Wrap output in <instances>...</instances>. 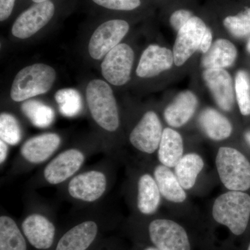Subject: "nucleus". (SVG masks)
I'll list each match as a JSON object with an SVG mask.
<instances>
[{"mask_svg": "<svg viewBox=\"0 0 250 250\" xmlns=\"http://www.w3.org/2000/svg\"><path fill=\"white\" fill-rule=\"evenodd\" d=\"M110 184L108 167L98 166L79 172L62 186L70 200L90 205L103 200L109 190Z\"/></svg>", "mask_w": 250, "mask_h": 250, "instance_id": "nucleus-1", "label": "nucleus"}, {"mask_svg": "<svg viewBox=\"0 0 250 250\" xmlns=\"http://www.w3.org/2000/svg\"><path fill=\"white\" fill-rule=\"evenodd\" d=\"M85 93L95 123L106 132H116L120 126L119 111L110 85L103 80H94L87 85Z\"/></svg>", "mask_w": 250, "mask_h": 250, "instance_id": "nucleus-2", "label": "nucleus"}, {"mask_svg": "<svg viewBox=\"0 0 250 250\" xmlns=\"http://www.w3.org/2000/svg\"><path fill=\"white\" fill-rule=\"evenodd\" d=\"M212 213L217 223L240 236L246 231L249 223L250 195L235 190L224 193L215 200Z\"/></svg>", "mask_w": 250, "mask_h": 250, "instance_id": "nucleus-3", "label": "nucleus"}, {"mask_svg": "<svg viewBox=\"0 0 250 250\" xmlns=\"http://www.w3.org/2000/svg\"><path fill=\"white\" fill-rule=\"evenodd\" d=\"M53 67L36 63L24 67L15 77L11 89V98L16 103L47 93L56 80Z\"/></svg>", "mask_w": 250, "mask_h": 250, "instance_id": "nucleus-4", "label": "nucleus"}, {"mask_svg": "<svg viewBox=\"0 0 250 250\" xmlns=\"http://www.w3.org/2000/svg\"><path fill=\"white\" fill-rule=\"evenodd\" d=\"M88 156L81 148L64 149L46 163L38 175L36 184L40 186H59L66 183L80 172Z\"/></svg>", "mask_w": 250, "mask_h": 250, "instance_id": "nucleus-5", "label": "nucleus"}, {"mask_svg": "<svg viewBox=\"0 0 250 250\" xmlns=\"http://www.w3.org/2000/svg\"><path fill=\"white\" fill-rule=\"evenodd\" d=\"M215 164L220 180L229 190L243 192L250 188V163L241 152L220 147Z\"/></svg>", "mask_w": 250, "mask_h": 250, "instance_id": "nucleus-6", "label": "nucleus"}, {"mask_svg": "<svg viewBox=\"0 0 250 250\" xmlns=\"http://www.w3.org/2000/svg\"><path fill=\"white\" fill-rule=\"evenodd\" d=\"M62 139L57 133H45L27 139L13 166V174L48 162L59 150Z\"/></svg>", "mask_w": 250, "mask_h": 250, "instance_id": "nucleus-7", "label": "nucleus"}, {"mask_svg": "<svg viewBox=\"0 0 250 250\" xmlns=\"http://www.w3.org/2000/svg\"><path fill=\"white\" fill-rule=\"evenodd\" d=\"M149 239L161 250H191L188 236L179 224L167 219H156L148 226Z\"/></svg>", "mask_w": 250, "mask_h": 250, "instance_id": "nucleus-8", "label": "nucleus"}, {"mask_svg": "<svg viewBox=\"0 0 250 250\" xmlns=\"http://www.w3.org/2000/svg\"><path fill=\"white\" fill-rule=\"evenodd\" d=\"M21 223V229L28 243L36 250H47L53 246L56 226L46 212L33 209Z\"/></svg>", "mask_w": 250, "mask_h": 250, "instance_id": "nucleus-9", "label": "nucleus"}, {"mask_svg": "<svg viewBox=\"0 0 250 250\" xmlns=\"http://www.w3.org/2000/svg\"><path fill=\"white\" fill-rule=\"evenodd\" d=\"M134 61V52L129 45L121 43L111 49L102 62V74L108 83L126 84L130 80Z\"/></svg>", "mask_w": 250, "mask_h": 250, "instance_id": "nucleus-10", "label": "nucleus"}, {"mask_svg": "<svg viewBox=\"0 0 250 250\" xmlns=\"http://www.w3.org/2000/svg\"><path fill=\"white\" fill-rule=\"evenodd\" d=\"M129 30V24L123 20H111L100 24L94 31L88 44L90 57L95 60L105 57L119 45Z\"/></svg>", "mask_w": 250, "mask_h": 250, "instance_id": "nucleus-11", "label": "nucleus"}, {"mask_svg": "<svg viewBox=\"0 0 250 250\" xmlns=\"http://www.w3.org/2000/svg\"><path fill=\"white\" fill-rule=\"evenodd\" d=\"M163 131L157 114L154 111H147L130 133L129 141L140 152L153 154L159 148Z\"/></svg>", "mask_w": 250, "mask_h": 250, "instance_id": "nucleus-12", "label": "nucleus"}, {"mask_svg": "<svg viewBox=\"0 0 250 250\" xmlns=\"http://www.w3.org/2000/svg\"><path fill=\"white\" fill-rule=\"evenodd\" d=\"M55 6L52 1L38 3L24 11L16 20L12 34L21 39H28L45 27L53 18Z\"/></svg>", "mask_w": 250, "mask_h": 250, "instance_id": "nucleus-13", "label": "nucleus"}, {"mask_svg": "<svg viewBox=\"0 0 250 250\" xmlns=\"http://www.w3.org/2000/svg\"><path fill=\"white\" fill-rule=\"evenodd\" d=\"M207 28L201 18L193 16L178 31L173 48L176 65H184L195 51L200 49L202 37Z\"/></svg>", "mask_w": 250, "mask_h": 250, "instance_id": "nucleus-14", "label": "nucleus"}, {"mask_svg": "<svg viewBox=\"0 0 250 250\" xmlns=\"http://www.w3.org/2000/svg\"><path fill=\"white\" fill-rule=\"evenodd\" d=\"M99 229L97 220H82L62 235L54 250H88L98 238Z\"/></svg>", "mask_w": 250, "mask_h": 250, "instance_id": "nucleus-15", "label": "nucleus"}, {"mask_svg": "<svg viewBox=\"0 0 250 250\" xmlns=\"http://www.w3.org/2000/svg\"><path fill=\"white\" fill-rule=\"evenodd\" d=\"M204 80L219 106L225 111H230L234 105L233 81L224 69H206Z\"/></svg>", "mask_w": 250, "mask_h": 250, "instance_id": "nucleus-16", "label": "nucleus"}, {"mask_svg": "<svg viewBox=\"0 0 250 250\" xmlns=\"http://www.w3.org/2000/svg\"><path fill=\"white\" fill-rule=\"evenodd\" d=\"M174 62L173 52L166 47L150 45L143 52L136 75L141 78H150L169 70Z\"/></svg>", "mask_w": 250, "mask_h": 250, "instance_id": "nucleus-17", "label": "nucleus"}, {"mask_svg": "<svg viewBox=\"0 0 250 250\" xmlns=\"http://www.w3.org/2000/svg\"><path fill=\"white\" fill-rule=\"evenodd\" d=\"M198 101L195 94L189 90L179 93L166 107L164 116L167 124L180 127L187 124L196 111Z\"/></svg>", "mask_w": 250, "mask_h": 250, "instance_id": "nucleus-18", "label": "nucleus"}, {"mask_svg": "<svg viewBox=\"0 0 250 250\" xmlns=\"http://www.w3.org/2000/svg\"><path fill=\"white\" fill-rule=\"evenodd\" d=\"M161 192L154 177L149 173L140 176L137 182L136 207L143 215L154 214L161 203Z\"/></svg>", "mask_w": 250, "mask_h": 250, "instance_id": "nucleus-19", "label": "nucleus"}, {"mask_svg": "<svg viewBox=\"0 0 250 250\" xmlns=\"http://www.w3.org/2000/svg\"><path fill=\"white\" fill-rule=\"evenodd\" d=\"M199 123L206 135L213 141H223L232 133V125L228 118L212 108H206L200 113Z\"/></svg>", "mask_w": 250, "mask_h": 250, "instance_id": "nucleus-20", "label": "nucleus"}, {"mask_svg": "<svg viewBox=\"0 0 250 250\" xmlns=\"http://www.w3.org/2000/svg\"><path fill=\"white\" fill-rule=\"evenodd\" d=\"M184 153L183 139L175 130L166 128L163 131L158 148V159L162 165L174 167Z\"/></svg>", "mask_w": 250, "mask_h": 250, "instance_id": "nucleus-21", "label": "nucleus"}, {"mask_svg": "<svg viewBox=\"0 0 250 250\" xmlns=\"http://www.w3.org/2000/svg\"><path fill=\"white\" fill-rule=\"evenodd\" d=\"M153 173L161 195L164 198L174 203L185 201L187 199L185 190L170 167L161 164L156 166Z\"/></svg>", "mask_w": 250, "mask_h": 250, "instance_id": "nucleus-22", "label": "nucleus"}, {"mask_svg": "<svg viewBox=\"0 0 250 250\" xmlns=\"http://www.w3.org/2000/svg\"><path fill=\"white\" fill-rule=\"evenodd\" d=\"M237 57V49L226 39L215 41L202 57V65L205 69H223L233 65Z\"/></svg>", "mask_w": 250, "mask_h": 250, "instance_id": "nucleus-23", "label": "nucleus"}, {"mask_svg": "<svg viewBox=\"0 0 250 250\" xmlns=\"http://www.w3.org/2000/svg\"><path fill=\"white\" fill-rule=\"evenodd\" d=\"M27 241L14 219L0 216V250H27Z\"/></svg>", "mask_w": 250, "mask_h": 250, "instance_id": "nucleus-24", "label": "nucleus"}, {"mask_svg": "<svg viewBox=\"0 0 250 250\" xmlns=\"http://www.w3.org/2000/svg\"><path fill=\"white\" fill-rule=\"evenodd\" d=\"M204 166L205 163L199 154L190 153L182 156L174 167V174L184 189L190 190L195 186Z\"/></svg>", "mask_w": 250, "mask_h": 250, "instance_id": "nucleus-25", "label": "nucleus"}, {"mask_svg": "<svg viewBox=\"0 0 250 250\" xmlns=\"http://www.w3.org/2000/svg\"><path fill=\"white\" fill-rule=\"evenodd\" d=\"M21 111L29 122L38 128H47L54 123L55 112L52 107L35 100H28L21 105Z\"/></svg>", "mask_w": 250, "mask_h": 250, "instance_id": "nucleus-26", "label": "nucleus"}, {"mask_svg": "<svg viewBox=\"0 0 250 250\" xmlns=\"http://www.w3.org/2000/svg\"><path fill=\"white\" fill-rule=\"evenodd\" d=\"M54 98L62 116L72 118L77 116L82 111V99L77 90L73 88L59 90L55 93Z\"/></svg>", "mask_w": 250, "mask_h": 250, "instance_id": "nucleus-27", "label": "nucleus"}, {"mask_svg": "<svg viewBox=\"0 0 250 250\" xmlns=\"http://www.w3.org/2000/svg\"><path fill=\"white\" fill-rule=\"evenodd\" d=\"M22 129L17 118L12 114L3 112L0 115V140L10 146H16L22 139Z\"/></svg>", "mask_w": 250, "mask_h": 250, "instance_id": "nucleus-28", "label": "nucleus"}, {"mask_svg": "<svg viewBox=\"0 0 250 250\" xmlns=\"http://www.w3.org/2000/svg\"><path fill=\"white\" fill-rule=\"evenodd\" d=\"M235 90L240 111L243 116L250 115V77L244 70L237 72Z\"/></svg>", "mask_w": 250, "mask_h": 250, "instance_id": "nucleus-29", "label": "nucleus"}, {"mask_svg": "<svg viewBox=\"0 0 250 250\" xmlns=\"http://www.w3.org/2000/svg\"><path fill=\"white\" fill-rule=\"evenodd\" d=\"M223 24L234 37L241 39L250 35V8L236 16L225 18Z\"/></svg>", "mask_w": 250, "mask_h": 250, "instance_id": "nucleus-30", "label": "nucleus"}, {"mask_svg": "<svg viewBox=\"0 0 250 250\" xmlns=\"http://www.w3.org/2000/svg\"><path fill=\"white\" fill-rule=\"evenodd\" d=\"M95 4L116 11H131L139 7L141 0H93Z\"/></svg>", "mask_w": 250, "mask_h": 250, "instance_id": "nucleus-31", "label": "nucleus"}, {"mask_svg": "<svg viewBox=\"0 0 250 250\" xmlns=\"http://www.w3.org/2000/svg\"><path fill=\"white\" fill-rule=\"evenodd\" d=\"M192 13L188 10L180 9L171 15L170 22L174 30L179 31L191 18Z\"/></svg>", "mask_w": 250, "mask_h": 250, "instance_id": "nucleus-32", "label": "nucleus"}, {"mask_svg": "<svg viewBox=\"0 0 250 250\" xmlns=\"http://www.w3.org/2000/svg\"><path fill=\"white\" fill-rule=\"evenodd\" d=\"M16 0H0V21H6L12 14Z\"/></svg>", "mask_w": 250, "mask_h": 250, "instance_id": "nucleus-33", "label": "nucleus"}, {"mask_svg": "<svg viewBox=\"0 0 250 250\" xmlns=\"http://www.w3.org/2000/svg\"><path fill=\"white\" fill-rule=\"evenodd\" d=\"M212 39H213V36H212L211 31L210 29L207 28L206 30L203 37H202L201 43L200 45V50L203 53H207L210 48V45L212 43Z\"/></svg>", "mask_w": 250, "mask_h": 250, "instance_id": "nucleus-34", "label": "nucleus"}, {"mask_svg": "<svg viewBox=\"0 0 250 250\" xmlns=\"http://www.w3.org/2000/svg\"><path fill=\"white\" fill-rule=\"evenodd\" d=\"M9 145L0 140V166L2 167L7 160L9 154Z\"/></svg>", "mask_w": 250, "mask_h": 250, "instance_id": "nucleus-35", "label": "nucleus"}, {"mask_svg": "<svg viewBox=\"0 0 250 250\" xmlns=\"http://www.w3.org/2000/svg\"><path fill=\"white\" fill-rule=\"evenodd\" d=\"M244 136L247 143H248V146L250 147V129L248 130V131L245 132Z\"/></svg>", "mask_w": 250, "mask_h": 250, "instance_id": "nucleus-36", "label": "nucleus"}, {"mask_svg": "<svg viewBox=\"0 0 250 250\" xmlns=\"http://www.w3.org/2000/svg\"><path fill=\"white\" fill-rule=\"evenodd\" d=\"M143 250H161L158 249V248H156L155 246H153V247H148V248H146V249Z\"/></svg>", "mask_w": 250, "mask_h": 250, "instance_id": "nucleus-37", "label": "nucleus"}, {"mask_svg": "<svg viewBox=\"0 0 250 250\" xmlns=\"http://www.w3.org/2000/svg\"><path fill=\"white\" fill-rule=\"evenodd\" d=\"M35 4H38V3H42L45 2V1H48V0H32Z\"/></svg>", "mask_w": 250, "mask_h": 250, "instance_id": "nucleus-38", "label": "nucleus"}, {"mask_svg": "<svg viewBox=\"0 0 250 250\" xmlns=\"http://www.w3.org/2000/svg\"><path fill=\"white\" fill-rule=\"evenodd\" d=\"M247 50L250 53V39L248 41V44H247Z\"/></svg>", "mask_w": 250, "mask_h": 250, "instance_id": "nucleus-39", "label": "nucleus"}, {"mask_svg": "<svg viewBox=\"0 0 250 250\" xmlns=\"http://www.w3.org/2000/svg\"><path fill=\"white\" fill-rule=\"evenodd\" d=\"M248 250H250V243L249 246H248Z\"/></svg>", "mask_w": 250, "mask_h": 250, "instance_id": "nucleus-40", "label": "nucleus"}]
</instances>
